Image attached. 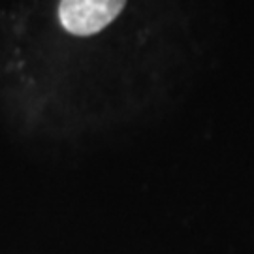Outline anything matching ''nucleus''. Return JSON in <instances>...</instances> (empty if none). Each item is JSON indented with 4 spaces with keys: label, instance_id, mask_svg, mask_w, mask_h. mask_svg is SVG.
<instances>
[{
    "label": "nucleus",
    "instance_id": "nucleus-1",
    "mask_svg": "<svg viewBox=\"0 0 254 254\" xmlns=\"http://www.w3.org/2000/svg\"><path fill=\"white\" fill-rule=\"evenodd\" d=\"M127 0H61L59 19L73 36H92L111 25Z\"/></svg>",
    "mask_w": 254,
    "mask_h": 254
}]
</instances>
